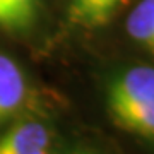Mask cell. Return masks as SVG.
Listing matches in <instances>:
<instances>
[{
    "label": "cell",
    "instance_id": "cell-1",
    "mask_svg": "<svg viewBox=\"0 0 154 154\" xmlns=\"http://www.w3.org/2000/svg\"><path fill=\"white\" fill-rule=\"evenodd\" d=\"M106 108L122 130L154 139V67L116 74L106 86Z\"/></svg>",
    "mask_w": 154,
    "mask_h": 154
},
{
    "label": "cell",
    "instance_id": "cell-2",
    "mask_svg": "<svg viewBox=\"0 0 154 154\" xmlns=\"http://www.w3.org/2000/svg\"><path fill=\"white\" fill-rule=\"evenodd\" d=\"M53 140L46 123L19 120L0 135V154H51Z\"/></svg>",
    "mask_w": 154,
    "mask_h": 154
},
{
    "label": "cell",
    "instance_id": "cell-3",
    "mask_svg": "<svg viewBox=\"0 0 154 154\" xmlns=\"http://www.w3.org/2000/svg\"><path fill=\"white\" fill-rule=\"evenodd\" d=\"M28 94V81L19 63L0 53V127L21 111Z\"/></svg>",
    "mask_w": 154,
    "mask_h": 154
},
{
    "label": "cell",
    "instance_id": "cell-4",
    "mask_svg": "<svg viewBox=\"0 0 154 154\" xmlns=\"http://www.w3.org/2000/svg\"><path fill=\"white\" fill-rule=\"evenodd\" d=\"M128 0H67V21L84 29L110 24Z\"/></svg>",
    "mask_w": 154,
    "mask_h": 154
},
{
    "label": "cell",
    "instance_id": "cell-5",
    "mask_svg": "<svg viewBox=\"0 0 154 154\" xmlns=\"http://www.w3.org/2000/svg\"><path fill=\"white\" fill-rule=\"evenodd\" d=\"M41 0H0V31L26 34L36 26Z\"/></svg>",
    "mask_w": 154,
    "mask_h": 154
},
{
    "label": "cell",
    "instance_id": "cell-6",
    "mask_svg": "<svg viewBox=\"0 0 154 154\" xmlns=\"http://www.w3.org/2000/svg\"><path fill=\"white\" fill-rule=\"evenodd\" d=\"M127 33L154 55V0H140L127 17Z\"/></svg>",
    "mask_w": 154,
    "mask_h": 154
},
{
    "label": "cell",
    "instance_id": "cell-7",
    "mask_svg": "<svg viewBox=\"0 0 154 154\" xmlns=\"http://www.w3.org/2000/svg\"><path fill=\"white\" fill-rule=\"evenodd\" d=\"M65 154H96L94 151H89V149H72Z\"/></svg>",
    "mask_w": 154,
    "mask_h": 154
}]
</instances>
